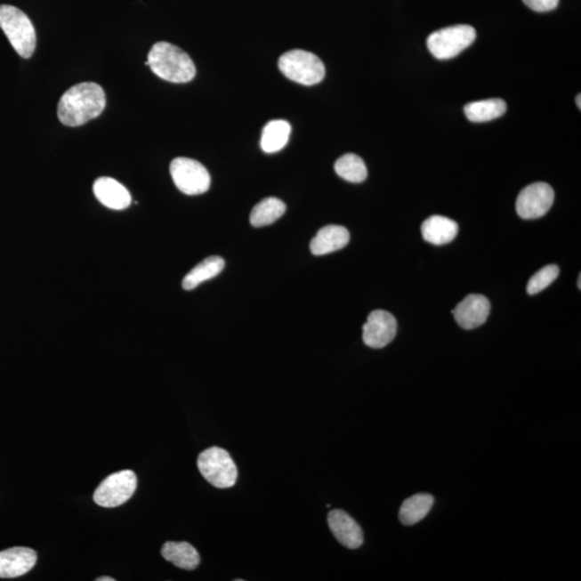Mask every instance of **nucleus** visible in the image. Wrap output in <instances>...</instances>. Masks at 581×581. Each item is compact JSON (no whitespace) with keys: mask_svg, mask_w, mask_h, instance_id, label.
Here are the masks:
<instances>
[{"mask_svg":"<svg viewBox=\"0 0 581 581\" xmlns=\"http://www.w3.org/2000/svg\"><path fill=\"white\" fill-rule=\"evenodd\" d=\"M146 65L150 66L159 78L172 84H187L197 75L194 61L189 54L165 41L152 46Z\"/></svg>","mask_w":581,"mask_h":581,"instance_id":"2","label":"nucleus"},{"mask_svg":"<svg viewBox=\"0 0 581 581\" xmlns=\"http://www.w3.org/2000/svg\"><path fill=\"white\" fill-rule=\"evenodd\" d=\"M459 233V226L454 220L433 215L426 219L421 226V234L428 243L434 246H444L451 243Z\"/></svg>","mask_w":581,"mask_h":581,"instance_id":"16","label":"nucleus"},{"mask_svg":"<svg viewBox=\"0 0 581 581\" xmlns=\"http://www.w3.org/2000/svg\"><path fill=\"white\" fill-rule=\"evenodd\" d=\"M0 28L20 56L29 59L36 48L35 28L28 15L9 4L0 6Z\"/></svg>","mask_w":581,"mask_h":581,"instance_id":"3","label":"nucleus"},{"mask_svg":"<svg viewBox=\"0 0 581 581\" xmlns=\"http://www.w3.org/2000/svg\"><path fill=\"white\" fill-rule=\"evenodd\" d=\"M97 581H115V579L110 577H100L96 579Z\"/></svg>","mask_w":581,"mask_h":581,"instance_id":"26","label":"nucleus"},{"mask_svg":"<svg viewBox=\"0 0 581 581\" xmlns=\"http://www.w3.org/2000/svg\"><path fill=\"white\" fill-rule=\"evenodd\" d=\"M137 477L130 470L113 472L101 483L94 493L97 505L112 508L123 505L135 493Z\"/></svg>","mask_w":581,"mask_h":581,"instance_id":"8","label":"nucleus"},{"mask_svg":"<svg viewBox=\"0 0 581 581\" xmlns=\"http://www.w3.org/2000/svg\"><path fill=\"white\" fill-rule=\"evenodd\" d=\"M171 174L179 191L187 195L204 194L212 183L207 169L192 158H174L171 164Z\"/></svg>","mask_w":581,"mask_h":581,"instance_id":"7","label":"nucleus"},{"mask_svg":"<svg viewBox=\"0 0 581 581\" xmlns=\"http://www.w3.org/2000/svg\"><path fill=\"white\" fill-rule=\"evenodd\" d=\"M328 526L337 541L349 549H358L364 542L361 527L346 512L332 511L327 517Z\"/></svg>","mask_w":581,"mask_h":581,"instance_id":"13","label":"nucleus"},{"mask_svg":"<svg viewBox=\"0 0 581 581\" xmlns=\"http://www.w3.org/2000/svg\"><path fill=\"white\" fill-rule=\"evenodd\" d=\"M553 200V189L549 184H529L519 194L516 202L517 214L524 220L541 218L552 208Z\"/></svg>","mask_w":581,"mask_h":581,"instance_id":"9","label":"nucleus"},{"mask_svg":"<svg viewBox=\"0 0 581 581\" xmlns=\"http://www.w3.org/2000/svg\"><path fill=\"white\" fill-rule=\"evenodd\" d=\"M37 562V553L27 547H13L0 552V578H17Z\"/></svg>","mask_w":581,"mask_h":581,"instance_id":"12","label":"nucleus"},{"mask_svg":"<svg viewBox=\"0 0 581 581\" xmlns=\"http://www.w3.org/2000/svg\"><path fill=\"white\" fill-rule=\"evenodd\" d=\"M161 553L166 561L179 569L193 570L200 563L198 550L187 542H167L164 544Z\"/></svg>","mask_w":581,"mask_h":581,"instance_id":"17","label":"nucleus"},{"mask_svg":"<svg viewBox=\"0 0 581 581\" xmlns=\"http://www.w3.org/2000/svg\"><path fill=\"white\" fill-rule=\"evenodd\" d=\"M580 100H581V96L578 95L577 99H576V104L578 105L579 109L581 108Z\"/></svg>","mask_w":581,"mask_h":581,"instance_id":"27","label":"nucleus"},{"mask_svg":"<svg viewBox=\"0 0 581 581\" xmlns=\"http://www.w3.org/2000/svg\"><path fill=\"white\" fill-rule=\"evenodd\" d=\"M200 474L210 485L219 489H228L238 480V467L228 451L212 447L202 452L198 460Z\"/></svg>","mask_w":581,"mask_h":581,"instance_id":"5","label":"nucleus"},{"mask_svg":"<svg viewBox=\"0 0 581 581\" xmlns=\"http://www.w3.org/2000/svg\"><path fill=\"white\" fill-rule=\"evenodd\" d=\"M491 305L486 296L480 295H467L456 305L452 315L459 326L465 330L480 327L485 324L490 315Z\"/></svg>","mask_w":581,"mask_h":581,"instance_id":"11","label":"nucleus"},{"mask_svg":"<svg viewBox=\"0 0 581 581\" xmlns=\"http://www.w3.org/2000/svg\"><path fill=\"white\" fill-rule=\"evenodd\" d=\"M580 281H581V275H579V278H578V287H579V289L581 287Z\"/></svg>","mask_w":581,"mask_h":581,"instance_id":"28","label":"nucleus"},{"mask_svg":"<svg viewBox=\"0 0 581 581\" xmlns=\"http://www.w3.org/2000/svg\"><path fill=\"white\" fill-rule=\"evenodd\" d=\"M522 2L534 12H548L558 7L560 0H522Z\"/></svg>","mask_w":581,"mask_h":581,"instance_id":"25","label":"nucleus"},{"mask_svg":"<svg viewBox=\"0 0 581 581\" xmlns=\"http://www.w3.org/2000/svg\"><path fill=\"white\" fill-rule=\"evenodd\" d=\"M560 274V270L557 265H547L534 274L529 279L527 291L529 295H537V293L544 291L553 282L557 279Z\"/></svg>","mask_w":581,"mask_h":581,"instance_id":"24","label":"nucleus"},{"mask_svg":"<svg viewBox=\"0 0 581 581\" xmlns=\"http://www.w3.org/2000/svg\"><path fill=\"white\" fill-rule=\"evenodd\" d=\"M475 39L474 28L464 24L455 25L431 34L428 38V48L436 59L449 60L469 48Z\"/></svg>","mask_w":581,"mask_h":581,"instance_id":"6","label":"nucleus"},{"mask_svg":"<svg viewBox=\"0 0 581 581\" xmlns=\"http://www.w3.org/2000/svg\"><path fill=\"white\" fill-rule=\"evenodd\" d=\"M506 110V102L501 99L472 101L464 107L467 119L474 123L496 120L502 117Z\"/></svg>","mask_w":581,"mask_h":581,"instance_id":"21","label":"nucleus"},{"mask_svg":"<svg viewBox=\"0 0 581 581\" xmlns=\"http://www.w3.org/2000/svg\"><path fill=\"white\" fill-rule=\"evenodd\" d=\"M93 191L102 205L113 210L126 209L132 203L131 193L116 179L109 177L97 179L93 185Z\"/></svg>","mask_w":581,"mask_h":581,"instance_id":"14","label":"nucleus"},{"mask_svg":"<svg viewBox=\"0 0 581 581\" xmlns=\"http://www.w3.org/2000/svg\"><path fill=\"white\" fill-rule=\"evenodd\" d=\"M286 206L276 198H267L254 206L250 214V222L254 228L270 225L285 214Z\"/></svg>","mask_w":581,"mask_h":581,"instance_id":"22","label":"nucleus"},{"mask_svg":"<svg viewBox=\"0 0 581 581\" xmlns=\"http://www.w3.org/2000/svg\"><path fill=\"white\" fill-rule=\"evenodd\" d=\"M105 107L106 95L102 87L95 82H82L61 97L58 116L66 126H81L100 117Z\"/></svg>","mask_w":581,"mask_h":581,"instance_id":"1","label":"nucleus"},{"mask_svg":"<svg viewBox=\"0 0 581 581\" xmlns=\"http://www.w3.org/2000/svg\"><path fill=\"white\" fill-rule=\"evenodd\" d=\"M397 319L384 311H375L363 327V341L373 349H382L397 336Z\"/></svg>","mask_w":581,"mask_h":581,"instance_id":"10","label":"nucleus"},{"mask_svg":"<svg viewBox=\"0 0 581 581\" xmlns=\"http://www.w3.org/2000/svg\"><path fill=\"white\" fill-rule=\"evenodd\" d=\"M434 504V497L426 493H420L408 498L399 509V520L404 526H414V524L424 520L431 512Z\"/></svg>","mask_w":581,"mask_h":581,"instance_id":"20","label":"nucleus"},{"mask_svg":"<svg viewBox=\"0 0 581 581\" xmlns=\"http://www.w3.org/2000/svg\"><path fill=\"white\" fill-rule=\"evenodd\" d=\"M351 240V234L341 225H327L318 231L311 240V251L313 255H326L342 250Z\"/></svg>","mask_w":581,"mask_h":581,"instance_id":"15","label":"nucleus"},{"mask_svg":"<svg viewBox=\"0 0 581 581\" xmlns=\"http://www.w3.org/2000/svg\"><path fill=\"white\" fill-rule=\"evenodd\" d=\"M224 266L225 262L221 256H209V258L200 262L184 277L182 281L183 289L187 291L194 290L203 282L213 279V278L221 274V271L224 270Z\"/></svg>","mask_w":581,"mask_h":581,"instance_id":"18","label":"nucleus"},{"mask_svg":"<svg viewBox=\"0 0 581 581\" xmlns=\"http://www.w3.org/2000/svg\"><path fill=\"white\" fill-rule=\"evenodd\" d=\"M278 66L287 79L303 85H315L326 77L323 61L305 50H292L281 55Z\"/></svg>","mask_w":581,"mask_h":581,"instance_id":"4","label":"nucleus"},{"mask_svg":"<svg viewBox=\"0 0 581 581\" xmlns=\"http://www.w3.org/2000/svg\"><path fill=\"white\" fill-rule=\"evenodd\" d=\"M335 172L348 182L361 183L367 178V168L363 159L356 154L347 153L337 159Z\"/></svg>","mask_w":581,"mask_h":581,"instance_id":"23","label":"nucleus"},{"mask_svg":"<svg viewBox=\"0 0 581 581\" xmlns=\"http://www.w3.org/2000/svg\"><path fill=\"white\" fill-rule=\"evenodd\" d=\"M291 125L285 120H274L267 123L262 132L261 148L266 153L282 150L289 141Z\"/></svg>","mask_w":581,"mask_h":581,"instance_id":"19","label":"nucleus"}]
</instances>
